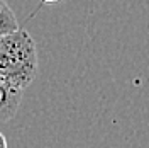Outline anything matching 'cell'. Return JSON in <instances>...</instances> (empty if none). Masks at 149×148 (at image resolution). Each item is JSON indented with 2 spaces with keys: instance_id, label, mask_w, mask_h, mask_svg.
I'll return each instance as SVG.
<instances>
[{
  "instance_id": "obj_2",
  "label": "cell",
  "mask_w": 149,
  "mask_h": 148,
  "mask_svg": "<svg viewBox=\"0 0 149 148\" xmlns=\"http://www.w3.org/2000/svg\"><path fill=\"white\" fill-rule=\"evenodd\" d=\"M24 90H17L0 80V124L12 119L19 111Z\"/></svg>"
},
{
  "instance_id": "obj_3",
  "label": "cell",
  "mask_w": 149,
  "mask_h": 148,
  "mask_svg": "<svg viewBox=\"0 0 149 148\" xmlns=\"http://www.w3.org/2000/svg\"><path fill=\"white\" fill-rule=\"evenodd\" d=\"M19 29V20L5 0H0V36Z\"/></svg>"
},
{
  "instance_id": "obj_1",
  "label": "cell",
  "mask_w": 149,
  "mask_h": 148,
  "mask_svg": "<svg viewBox=\"0 0 149 148\" xmlns=\"http://www.w3.org/2000/svg\"><path fill=\"white\" fill-rule=\"evenodd\" d=\"M37 73V49L32 36L15 29L0 36V80L17 90H26Z\"/></svg>"
},
{
  "instance_id": "obj_4",
  "label": "cell",
  "mask_w": 149,
  "mask_h": 148,
  "mask_svg": "<svg viewBox=\"0 0 149 148\" xmlns=\"http://www.w3.org/2000/svg\"><path fill=\"white\" fill-rule=\"evenodd\" d=\"M0 148H7V140L2 133H0Z\"/></svg>"
},
{
  "instance_id": "obj_5",
  "label": "cell",
  "mask_w": 149,
  "mask_h": 148,
  "mask_svg": "<svg viewBox=\"0 0 149 148\" xmlns=\"http://www.w3.org/2000/svg\"><path fill=\"white\" fill-rule=\"evenodd\" d=\"M44 4H54V2H59V0H42Z\"/></svg>"
}]
</instances>
